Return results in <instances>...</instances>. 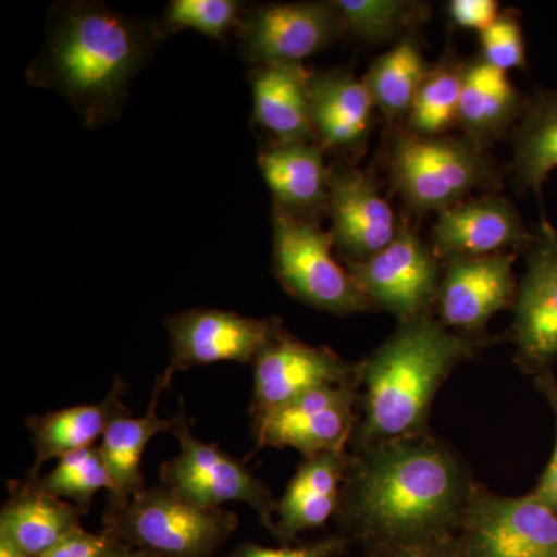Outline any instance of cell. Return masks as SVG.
Returning a JSON list of instances; mask_svg holds the SVG:
<instances>
[{"label": "cell", "mask_w": 557, "mask_h": 557, "mask_svg": "<svg viewBox=\"0 0 557 557\" xmlns=\"http://www.w3.org/2000/svg\"><path fill=\"white\" fill-rule=\"evenodd\" d=\"M474 485L467 461L431 434L351 448L339 534L366 549L456 536Z\"/></svg>", "instance_id": "1"}, {"label": "cell", "mask_w": 557, "mask_h": 557, "mask_svg": "<svg viewBox=\"0 0 557 557\" xmlns=\"http://www.w3.org/2000/svg\"><path fill=\"white\" fill-rule=\"evenodd\" d=\"M174 379L164 370L153 387L152 399L145 416L132 417L129 412L121 413L104 432L100 440V449L108 465L112 490L109 491L108 504H121L145 490V475L141 471V458L150 440L159 434L174 431L177 418H161L159 401L161 394L170 387Z\"/></svg>", "instance_id": "23"}, {"label": "cell", "mask_w": 557, "mask_h": 557, "mask_svg": "<svg viewBox=\"0 0 557 557\" xmlns=\"http://www.w3.org/2000/svg\"><path fill=\"white\" fill-rule=\"evenodd\" d=\"M516 259L515 251L487 258L443 259L434 307L438 321L461 335L485 336L487 322L515 302L519 284Z\"/></svg>", "instance_id": "16"}, {"label": "cell", "mask_w": 557, "mask_h": 557, "mask_svg": "<svg viewBox=\"0 0 557 557\" xmlns=\"http://www.w3.org/2000/svg\"><path fill=\"white\" fill-rule=\"evenodd\" d=\"M346 269L370 307L394 314L398 322L434 310L442 259L405 220L391 245L366 262L348 263Z\"/></svg>", "instance_id": "9"}, {"label": "cell", "mask_w": 557, "mask_h": 557, "mask_svg": "<svg viewBox=\"0 0 557 557\" xmlns=\"http://www.w3.org/2000/svg\"><path fill=\"white\" fill-rule=\"evenodd\" d=\"M463 62L445 57L431 65L406 119V131L420 137H445L458 121Z\"/></svg>", "instance_id": "29"}, {"label": "cell", "mask_w": 557, "mask_h": 557, "mask_svg": "<svg viewBox=\"0 0 557 557\" xmlns=\"http://www.w3.org/2000/svg\"><path fill=\"white\" fill-rule=\"evenodd\" d=\"M490 343L446 329L434 314L398 322L369 357L358 362L359 413L351 448L429 434L438 388Z\"/></svg>", "instance_id": "3"}, {"label": "cell", "mask_w": 557, "mask_h": 557, "mask_svg": "<svg viewBox=\"0 0 557 557\" xmlns=\"http://www.w3.org/2000/svg\"><path fill=\"white\" fill-rule=\"evenodd\" d=\"M533 380L537 391L541 392L542 397L547 399L549 408L555 413L556 424L555 450H553L547 468H545L544 474L541 475L533 491L557 515V379L552 369L539 373V375L533 376Z\"/></svg>", "instance_id": "34"}, {"label": "cell", "mask_w": 557, "mask_h": 557, "mask_svg": "<svg viewBox=\"0 0 557 557\" xmlns=\"http://www.w3.org/2000/svg\"><path fill=\"white\" fill-rule=\"evenodd\" d=\"M0 557H28L14 547L13 544L9 541V539L0 536Z\"/></svg>", "instance_id": "39"}, {"label": "cell", "mask_w": 557, "mask_h": 557, "mask_svg": "<svg viewBox=\"0 0 557 557\" xmlns=\"http://www.w3.org/2000/svg\"><path fill=\"white\" fill-rule=\"evenodd\" d=\"M344 32L335 2L270 3L244 14L237 36L256 67L304 64Z\"/></svg>", "instance_id": "13"}, {"label": "cell", "mask_w": 557, "mask_h": 557, "mask_svg": "<svg viewBox=\"0 0 557 557\" xmlns=\"http://www.w3.org/2000/svg\"><path fill=\"white\" fill-rule=\"evenodd\" d=\"M311 75L313 72L304 64L252 70V121L269 132L271 141L318 143L310 119Z\"/></svg>", "instance_id": "22"}, {"label": "cell", "mask_w": 557, "mask_h": 557, "mask_svg": "<svg viewBox=\"0 0 557 557\" xmlns=\"http://www.w3.org/2000/svg\"><path fill=\"white\" fill-rule=\"evenodd\" d=\"M327 215L330 239L344 263H361L391 245L403 220L381 194L375 174L351 161L330 164Z\"/></svg>", "instance_id": "12"}, {"label": "cell", "mask_w": 557, "mask_h": 557, "mask_svg": "<svg viewBox=\"0 0 557 557\" xmlns=\"http://www.w3.org/2000/svg\"><path fill=\"white\" fill-rule=\"evenodd\" d=\"M244 20V3L237 0H172L161 17L164 33L185 28L211 39H223Z\"/></svg>", "instance_id": "31"}, {"label": "cell", "mask_w": 557, "mask_h": 557, "mask_svg": "<svg viewBox=\"0 0 557 557\" xmlns=\"http://www.w3.org/2000/svg\"><path fill=\"white\" fill-rule=\"evenodd\" d=\"M175 418L172 435L177 437L180 450L161 465L160 485L200 507L222 508L233 502L248 505L276 537L277 500L270 487L218 445L197 438L190 432L183 403Z\"/></svg>", "instance_id": "7"}, {"label": "cell", "mask_w": 557, "mask_h": 557, "mask_svg": "<svg viewBox=\"0 0 557 557\" xmlns=\"http://www.w3.org/2000/svg\"><path fill=\"white\" fill-rule=\"evenodd\" d=\"M57 461V467L49 474L28 482L50 496L75 505L83 515L89 511L94 497L100 491L112 490V478L100 445L75 450Z\"/></svg>", "instance_id": "30"}, {"label": "cell", "mask_w": 557, "mask_h": 557, "mask_svg": "<svg viewBox=\"0 0 557 557\" xmlns=\"http://www.w3.org/2000/svg\"><path fill=\"white\" fill-rule=\"evenodd\" d=\"M375 109L364 79L350 69L322 70L311 75V126L321 148L336 153V159L357 163L364 156Z\"/></svg>", "instance_id": "18"}, {"label": "cell", "mask_w": 557, "mask_h": 557, "mask_svg": "<svg viewBox=\"0 0 557 557\" xmlns=\"http://www.w3.org/2000/svg\"><path fill=\"white\" fill-rule=\"evenodd\" d=\"M75 505L50 496L35 483H17L0 512V536L28 557H40L81 525Z\"/></svg>", "instance_id": "25"}, {"label": "cell", "mask_w": 557, "mask_h": 557, "mask_svg": "<svg viewBox=\"0 0 557 557\" xmlns=\"http://www.w3.org/2000/svg\"><path fill=\"white\" fill-rule=\"evenodd\" d=\"M101 557H163L157 553L148 552V549L129 547V545L121 544V542L112 541L104 555Z\"/></svg>", "instance_id": "38"}, {"label": "cell", "mask_w": 557, "mask_h": 557, "mask_svg": "<svg viewBox=\"0 0 557 557\" xmlns=\"http://www.w3.org/2000/svg\"><path fill=\"white\" fill-rule=\"evenodd\" d=\"M273 270L288 295L313 309L336 317L372 310L333 255L329 231L277 208H273Z\"/></svg>", "instance_id": "6"}, {"label": "cell", "mask_w": 557, "mask_h": 557, "mask_svg": "<svg viewBox=\"0 0 557 557\" xmlns=\"http://www.w3.org/2000/svg\"><path fill=\"white\" fill-rule=\"evenodd\" d=\"M437 215L431 245L442 260L448 256L487 258L519 252L533 237L519 209L497 193L461 201Z\"/></svg>", "instance_id": "17"}, {"label": "cell", "mask_w": 557, "mask_h": 557, "mask_svg": "<svg viewBox=\"0 0 557 557\" xmlns=\"http://www.w3.org/2000/svg\"><path fill=\"white\" fill-rule=\"evenodd\" d=\"M364 557H465V553L456 534L401 547L368 548Z\"/></svg>", "instance_id": "35"}, {"label": "cell", "mask_w": 557, "mask_h": 557, "mask_svg": "<svg viewBox=\"0 0 557 557\" xmlns=\"http://www.w3.org/2000/svg\"><path fill=\"white\" fill-rule=\"evenodd\" d=\"M110 542L112 539L106 533L94 534L79 528L40 557H101Z\"/></svg>", "instance_id": "37"}, {"label": "cell", "mask_w": 557, "mask_h": 557, "mask_svg": "<svg viewBox=\"0 0 557 557\" xmlns=\"http://www.w3.org/2000/svg\"><path fill=\"white\" fill-rule=\"evenodd\" d=\"M358 381L314 388L252 421L256 449L292 448L304 458L347 450L358 423Z\"/></svg>", "instance_id": "11"}, {"label": "cell", "mask_w": 557, "mask_h": 557, "mask_svg": "<svg viewBox=\"0 0 557 557\" xmlns=\"http://www.w3.org/2000/svg\"><path fill=\"white\" fill-rule=\"evenodd\" d=\"M344 32L366 44H395L431 17V7L413 0H333Z\"/></svg>", "instance_id": "28"}, {"label": "cell", "mask_w": 557, "mask_h": 557, "mask_svg": "<svg viewBox=\"0 0 557 557\" xmlns=\"http://www.w3.org/2000/svg\"><path fill=\"white\" fill-rule=\"evenodd\" d=\"M348 463L347 450L304 458L276 508V537L288 544L336 515Z\"/></svg>", "instance_id": "21"}, {"label": "cell", "mask_w": 557, "mask_h": 557, "mask_svg": "<svg viewBox=\"0 0 557 557\" xmlns=\"http://www.w3.org/2000/svg\"><path fill=\"white\" fill-rule=\"evenodd\" d=\"M525 251L509 329L515 361L527 375L552 370L557 361V228L542 218Z\"/></svg>", "instance_id": "10"}, {"label": "cell", "mask_w": 557, "mask_h": 557, "mask_svg": "<svg viewBox=\"0 0 557 557\" xmlns=\"http://www.w3.org/2000/svg\"><path fill=\"white\" fill-rule=\"evenodd\" d=\"M525 104L527 98L508 73L486 64L480 57L463 62L457 126L472 145L486 152L515 132Z\"/></svg>", "instance_id": "20"}, {"label": "cell", "mask_w": 557, "mask_h": 557, "mask_svg": "<svg viewBox=\"0 0 557 557\" xmlns=\"http://www.w3.org/2000/svg\"><path fill=\"white\" fill-rule=\"evenodd\" d=\"M482 51L479 57L494 69L527 70L525 39L519 11H502L496 21L480 33Z\"/></svg>", "instance_id": "32"}, {"label": "cell", "mask_w": 557, "mask_h": 557, "mask_svg": "<svg viewBox=\"0 0 557 557\" xmlns=\"http://www.w3.org/2000/svg\"><path fill=\"white\" fill-rule=\"evenodd\" d=\"M324 152L319 143L306 141H271L259 150V170L273 196V208L321 223L329 203L330 166Z\"/></svg>", "instance_id": "19"}, {"label": "cell", "mask_w": 557, "mask_h": 557, "mask_svg": "<svg viewBox=\"0 0 557 557\" xmlns=\"http://www.w3.org/2000/svg\"><path fill=\"white\" fill-rule=\"evenodd\" d=\"M166 33L159 22L126 16L98 2L54 9L27 83L54 90L90 129L120 116L131 84Z\"/></svg>", "instance_id": "2"}, {"label": "cell", "mask_w": 557, "mask_h": 557, "mask_svg": "<svg viewBox=\"0 0 557 557\" xmlns=\"http://www.w3.org/2000/svg\"><path fill=\"white\" fill-rule=\"evenodd\" d=\"M282 329L278 318H249L226 310L194 309L172 314L166 319V370L175 375L215 362L252 364Z\"/></svg>", "instance_id": "14"}, {"label": "cell", "mask_w": 557, "mask_h": 557, "mask_svg": "<svg viewBox=\"0 0 557 557\" xmlns=\"http://www.w3.org/2000/svg\"><path fill=\"white\" fill-rule=\"evenodd\" d=\"M386 159L394 189L416 214H438L474 190L491 194L502 186L496 161L465 137H420L397 126Z\"/></svg>", "instance_id": "4"}, {"label": "cell", "mask_w": 557, "mask_h": 557, "mask_svg": "<svg viewBox=\"0 0 557 557\" xmlns=\"http://www.w3.org/2000/svg\"><path fill=\"white\" fill-rule=\"evenodd\" d=\"M358 362L341 358L329 347H313L287 330L271 341L252 362V421L314 388L358 381Z\"/></svg>", "instance_id": "15"}, {"label": "cell", "mask_w": 557, "mask_h": 557, "mask_svg": "<svg viewBox=\"0 0 557 557\" xmlns=\"http://www.w3.org/2000/svg\"><path fill=\"white\" fill-rule=\"evenodd\" d=\"M124 392L123 383L116 380L108 397L97 405L72 406L28 418L35 463L27 480L39 479L40 468L47 461L60 460L75 450L97 445L112 420L129 412L124 406Z\"/></svg>", "instance_id": "24"}, {"label": "cell", "mask_w": 557, "mask_h": 557, "mask_svg": "<svg viewBox=\"0 0 557 557\" xmlns=\"http://www.w3.org/2000/svg\"><path fill=\"white\" fill-rule=\"evenodd\" d=\"M448 13L457 27L480 33L490 27L500 14L496 0H450Z\"/></svg>", "instance_id": "36"}, {"label": "cell", "mask_w": 557, "mask_h": 557, "mask_svg": "<svg viewBox=\"0 0 557 557\" xmlns=\"http://www.w3.org/2000/svg\"><path fill=\"white\" fill-rule=\"evenodd\" d=\"M512 137V183L520 194L541 197L549 172L557 170V90L541 89L527 98Z\"/></svg>", "instance_id": "26"}, {"label": "cell", "mask_w": 557, "mask_h": 557, "mask_svg": "<svg viewBox=\"0 0 557 557\" xmlns=\"http://www.w3.org/2000/svg\"><path fill=\"white\" fill-rule=\"evenodd\" d=\"M102 522L112 541L163 557L212 556L239 527L234 512L200 507L163 485L108 504Z\"/></svg>", "instance_id": "5"}, {"label": "cell", "mask_w": 557, "mask_h": 557, "mask_svg": "<svg viewBox=\"0 0 557 557\" xmlns=\"http://www.w3.org/2000/svg\"><path fill=\"white\" fill-rule=\"evenodd\" d=\"M429 69L413 33L370 64L362 79L373 104L392 126L405 124Z\"/></svg>", "instance_id": "27"}, {"label": "cell", "mask_w": 557, "mask_h": 557, "mask_svg": "<svg viewBox=\"0 0 557 557\" xmlns=\"http://www.w3.org/2000/svg\"><path fill=\"white\" fill-rule=\"evenodd\" d=\"M457 536L465 557H557V515L534 491L500 496L475 482Z\"/></svg>", "instance_id": "8"}, {"label": "cell", "mask_w": 557, "mask_h": 557, "mask_svg": "<svg viewBox=\"0 0 557 557\" xmlns=\"http://www.w3.org/2000/svg\"><path fill=\"white\" fill-rule=\"evenodd\" d=\"M350 544V539L343 534H333V536L319 539L317 542L299 545V547L269 548L245 544L237 548L231 557H336L344 555Z\"/></svg>", "instance_id": "33"}]
</instances>
